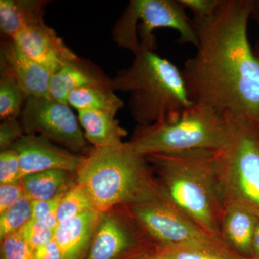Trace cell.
Instances as JSON below:
<instances>
[{
  "mask_svg": "<svg viewBox=\"0 0 259 259\" xmlns=\"http://www.w3.org/2000/svg\"><path fill=\"white\" fill-rule=\"evenodd\" d=\"M253 8V0H223L212 16L193 18L197 51L182 72L194 105L259 124V58L248 37Z\"/></svg>",
  "mask_w": 259,
  "mask_h": 259,
  "instance_id": "obj_1",
  "label": "cell"
},
{
  "mask_svg": "<svg viewBox=\"0 0 259 259\" xmlns=\"http://www.w3.org/2000/svg\"><path fill=\"white\" fill-rule=\"evenodd\" d=\"M216 151L192 150L147 156L161 178L162 193L177 209L218 240L226 202Z\"/></svg>",
  "mask_w": 259,
  "mask_h": 259,
  "instance_id": "obj_2",
  "label": "cell"
},
{
  "mask_svg": "<svg viewBox=\"0 0 259 259\" xmlns=\"http://www.w3.org/2000/svg\"><path fill=\"white\" fill-rule=\"evenodd\" d=\"M76 173L78 185L101 213L116 206L146 203L163 195L153 180L147 158L136 153L127 142L93 148L83 156Z\"/></svg>",
  "mask_w": 259,
  "mask_h": 259,
  "instance_id": "obj_3",
  "label": "cell"
},
{
  "mask_svg": "<svg viewBox=\"0 0 259 259\" xmlns=\"http://www.w3.org/2000/svg\"><path fill=\"white\" fill-rule=\"evenodd\" d=\"M111 79L114 91L129 94L128 108L141 126L173 120L193 106L182 71L156 51L141 49Z\"/></svg>",
  "mask_w": 259,
  "mask_h": 259,
  "instance_id": "obj_4",
  "label": "cell"
},
{
  "mask_svg": "<svg viewBox=\"0 0 259 259\" xmlns=\"http://www.w3.org/2000/svg\"><path fill=\"white\" fill-rule=\"evenodd\" d=\"M228 132L226 117L210 107L194 105L175 120L139 125L127 143L144 157L192 150L218 151L225 144Z\"/></svg>",
  "mask_w": 259,
  "mask_h": 259,
  "instance_id": "obj_5",
  "label": "cell"
},
{
  "mask_svg": "<svg viewBox=\"0 0 259 259\" xmlns=\"http://www.w3.org/2000/svg\"><path fill=\"white\" fill-rule=\"evenodd\" d=\"M226 117V140L215 152L223 197L226 204H241L259 218V124Z\"/></svg>",
  "mask_w": 259,
  "mask_h": 259,
  "instance_id": "obj_6",
  "label": "cell"
},
{
  "mask_svg": "<svg viewBox=\"0 0 259 259\" xmlns=\"http://www.w3.org/2000/svg\"><path fill=\"white\" fill-rule=\"evenodd\" d=\"M158 28H169L180 34L182 44L197 46L193 19L187 15L179 0H131L117 20L112 36L116 44L136 55L141 49L155 51Z\"/></svg>",
  "mask_w": 259,
  "mask_h": 259,
  "instance_id": "obj_7",
  "label": "cell"
},
{
  "mask_svg": "<svg viewBox=\"0 0 259 259\" xmlns=\"http://www.w3.org/2000/svg\"><path fill=\"white\" fill-rule=\"evenodd\" d=\"M134 218L163 247H205L231 252L224 242L214 238L187 217L165 197L131 207Z\"/></svg>",
  "mask_w": 259,
  "mask_h": 259,
  "instance_id": "obj_8",
  "label": "cell"
},
{
  "mask_svg": "<svg viewBox=\"0 0 259 259\" xmlns=\"http://www.w3.org/2000/svg\"><path fill=\"white\" fill-rule=\"evenodd\" d=\"M20 116L25 134L44 136L72 152L88 151L79 119L69 105L49 97H28Z\"/></svg>",
  "mask_w": 259,
  "mask_h": 259,
  "instance_id": "obj_9",
  "label": "cell"
},
{
  "mask_svg": "<svg viewBox=\"0 0 259 259\" xmlns=\"http://www.w3.org/2000/svg\"><path fill=\"white\" fill-rule=\"evenodd\" d=\"M11 148L18 153L21 177L51 170L76 172L83 159V156L59 148L40 135H24Z\"/></svg>",
  "mask_w": 259,
  "mask_h": 259,
  "instance_id": "obj_10",
  "label": "cell"
},
{
  "mask_svg": "<svg viewBox=\"0 0 259 259\" xmlns=\"http://www.w3.org/2000/svg\"><path fill=\"white\" fill-rule=\"evenodd\" d=\"M13 40L26 55L51 74L80 58L46 23L25 29Z\"/></svg>",
  "mask_w": 259,
  "mask_h": 259,
  "instance_id": "obj_11",
  "label": "cell"
},
{
  "mask_svg": "<svg viewBox=\"0 0 259 259\" xmlns=\"http://www.w3.org/2000/svg\"><path fill=\"white\" fill-rule=\"evenodd\" d=\"M0 64L1 72L14 76L27 97H49L52 74L26 55L13 39L8 37L2 42Z\"/></svg>",
  "mask_w": 259,
  "mask_h": 259,
  "instance_id": "obj_12",
  "label": "cell"
},
{
  "mask_svg": "<svg viewBox=\"0 0 259 259\" xmlns=\"http://www.w3.org/2000/svg\"><path fill=\"white\" fill-rule=\"evenodd\" d=\"M134 235L122 218L102 212L87 259H119L134 245Z\"/></svg>",
  "mask_w": 259,
  "mask_h": 259,
  "instance_id": "obj_13",
  "label": "cell"
},
{
  "mask_svg": "<svg viewBox=\"0 0 259 259\" xmlns=\"http://www.w3.org/2000/svg\"><path fill=\"white\" fill-rule=\"evenodd\" d=\"M101 212L88 211L59 223L54 239L64 259H87Z\"/></svg>",
  "mask_w": 259,
  "mask_h": 259,
  "instance_id": "obj_14",
  "label": "cell"
},
{
  "mask_svg": "<svg viewBox=\"0 0 259 259\" xmlns=\"http://www.w3.org/2000/svg\"><path fill=\"white\" fill-rule=\"evenodd\" d=\"M110 82L111 79H108L96 66L79 58L65 64L51 75L49 97L56 101L69 105L68 97L73 90L90 85L110 87Z\"/></svg>",
  "mask_w": 259,
  "mask_h": 259,
  "instance_id": "obj_15",
  "label": "cell"
},
{
  "mask_svg": "<svg viewBox=\"0 0 259 259\" xmlns=\"http://www.w3.org/2000/svg\"><path fill=\"white\" fill-rule=\"evenodd\" d=\"M259 218L241 204L227 202L221 221V233L236 250L252 258L253 239Z\"/></svg>",
  "mask_w": 259,
  "mask_h": 259,
  "instance_id": "obj_16",
  "label": "cell"
},
{
  "mask_svg": "<svg viewBox=\"0 0 259 259\" xmlns=\"http://www.w3.org/2000/svg\"><path fill=\"white\" fill-rule=\"evenodd\" d=\"M49 1L1 0L0 29L8 38L13 39L25 29L45 23L44 12Z\"/></svg>",
  "mask_w": 259,
  "mask_h": 259,
  "instance_id": "obj_17",
  "label": "cell"
},
{
  "mask_svg": "<svg viewBox=\"0 0 259 259\" xmlns=\"http://www.w3.org/2000/svg\"><path fill=\"white\" fill-rule=\"evenodd\" d=\"M78 113L85 138L94 148L110 147L123 144L122 139L127 132L115 118V114L96 110L80 111Z\"/></svg>",
  "mask_w": 259,
  "mask_h": 259,
  "instance_id": "obj_18",
  "label": "cell"
},
{
  "mask_svg": "<svg viewBox=\"0 0 259 259\" xmlns=\"http://www.w3.org/2000/svg\"><path fill=\"white\" fill-rule=\"evenodd\" d=\"M69 106L78 112L96 110L117 114L124 102L110 86L90 85L73 90L68 97Z\"/></svg>",
  "mask_w": 259,
  "mask_h": 259,
  "instance_id": "obj_19",
  "label": "cell"
},
{
  "mask_svg": "<svg viewBox=\"0 0 259 259\" xmlns=\"http://www.w3.org/2000/svg\"><path fill=\"white\" fill-rule=\"evenodd\" d=\"M70 172L51 170L25 175L20 179L24 194L32 201L49 200L66 192Z\"/></svg>",
  "mask_w": 259,
  "mask_h": 259,
  "instance_id": "obj_20",
  "label": "cell"
},
{
  "mask_svg": "<svg viewBox=\"0 0 259 259\" xmlns=\"http://www.w3.org/2000/svg\"><path fill=\"white\" fill-rule=\"evenodd\" d=\"M27 96L14 76L1 72L0 117L2 120L18 119L21 115Z\"/></svg>",
  "mask_w": 259,
  "mask_h": 259,
  "instance_id": "obj_21",
  "label": "cell"
},
{
  "mask_svg": "<svg viewBox=\"0 0 259 259\" xmlns=\"http://www.w3.org/2000/svg\"><path fill=\"white\" fill-rule=\"evenodd\" d=\"M97 210L88 192L77 183L71 185L63 194L56 208L58 222L69 221L88 211Z\"/></svg>",
  "mask_w": 259,
  "mask_h": 259,
  "instance_id": "obj_22",
  "label": "cell"
},
{
  "mask_svg": "<svg viewBox=\"0 0 259 259\" xmlns=\"http://www.w3.org/2000/svg\"><path fill=\"white\" fill-rule=\"evenodd\" d=\"M33 201L24 195L0 216V238L17 233L32 218Z\"/></svg>",
  "mask_w": 259,
  "mask_h": 259,
  "instance_id": "obj_23",
  "label": "cell"
},
{
  "mask_svg": "<svg viewBox=\"0 0 259 259\" xmlns=\"http://www.w3.org/2000/svg\"><path fill=\"white\" fill-rule=\"evenodd\" d=\"M168 259H238L231 252L205 248L181 245L163 247L161 249Z\"/></svg>",
  "mask_w": 259,
  "mask_h": 259,
  "instance_id": "obj_24",
  "label": "cell"
},
{
  "mask_svg": "<svg viewBox=\"0 0 259 259\" xmlns=\"http://www.w3.org/2000/svg\"><path fill=\"white\" fill-rule=\"evenodd\" d=\"M35 251L54 238V231L44 221L32 219L18 231Z\"/></svg>",
  "mask_w": 259,
  "mask_h": 259,
  "instance_id": "obj_25",
  "label": "cell"
},
{
  "mask_svg": "<svg viewBox=\"0 0 259 259\" xmlns=\"http://www.w3.org/2000/svg\"><path fill=\"white\" fill-rule=\"evenodd\" d=\"M2 258L32 259L34 250L17 232L1 240Z\"/></svg>",
  "mask_w": 259,
  "mask_h": 259,
  "instance_id": "obj_26",
  "label": "cell"
},
{
  "mask_svg": "<svg viewBox=\"0 0 259 259\" xmlns=\"http://www.w3.org/2000/svg\"><path fill=\"white\" fill-rule=\"evenodd\" d=\"M21 179L20 159L13 148L1 151L0 153V184L16 182Z\"/></svg>",
  "mask_w": 259,
  "mask_h": 259,
  "instance_id": "obj_27",
  "label": "cell"
},
{
  "mask_svg": "<svg viewBox=\"0 0 259 259\" xmlns=\"http://www.w3.org/2000/svg\"><path fill=\"white\" fill-rule=\"evenodd\" d=\"M64 192L49 200L33 201L32 219L44 221L53 231H55L59 224L56 218V210Z\"/></svg>",
  "mask_w": 259,
  "mask_h": 259,
  "instance_id": "obj_28",
  "label": "cell"
},
{
  "mask_svg": "<svg viewBox=\"0 0 259 259\" xmlns=\"http://www.w3.org/2000/svg\"><path fill=\"white\" fill-rule=\"evenodd\" d=\"M25 130L18 119L3 120L0 125V148L1 151L11 148L24 136Z\"/></svg>",
  "mask_w": 259,
  "mask_h": 259,
  "instance_id": "obj_29",
  "label": "cell"
},
{
  "mask_svg": "<svg viewBox=\"0 0 259 259\" xmlns=\"http://www.w3.org/2000/svg\"><path fill=\"white\" fill-rule=\"evenodd\" d=\"M223 0H179L180 4L192 12L194 18H206L216 13Z\"/></svg>",
  "mask_w": 259,
  "mask_h": 259,
  "instance_id": "obj_30",
  "label": "cell"
},
{
  "mask_svg": "<svg viewBox=\"0 0 259 259\" xmlns=\"http://www.w3.org/2000/svg\"><path fill=\"white\" fill-rule=\"evenodd\" d=\"M24 195L21 181L0 185V214L9 209Z\"/></svg>",
  "mask_w": 259,
  "mask_h": 259,
  "instance_id": "obj_31",
  "label": "cell"
},
{
  "mask_svg": "<svg viewBox=\"0 0 259 259\" xmlns=\"http://www.w3.org/2000/svg\"><path fill=\"white\" fill-rule=\"evenodd\" d=\"M32 259H64V256L54 238L47 244L35 250Z\"/></svg>",
  "mask_w": 259,
  "mask_h": 259,
  "instance_id": "obj_32",
  "label": "cell"
},
{
  "mask_svg": "<svg viewBox=\"0 0 259 259\" xmlns=\"http://www.w3.org/2000/svg\"><path fill=\"white\" fill-rule=\"evenodd\" d=\"M252 258L259 259V220L253 236Z\"/></svg>",
  "mask_w": 259,
  "mask_h": 259,
  "instance_id": "obj_33",
  "label": "cell"
},
{
  "mask_svg": "<svg viewBox=\"0 0 259 259\" xmlns=\"http://www.w3.org/2000/svg\"><path fill=\"white\" fill-rule=\"evenodd\" d=\"M251 17H253L255 21L259 24V0H253V8ZM255 53L259 58V42Z\"/></svg>",
  "mask_w": 259,
  "mask_h": 259,
  "instance_id": "obj_34",
  "label": "cell"
},
{
  "mask_svg": "<svg viewBox=\"0 0 259 259\" xmlns=\"http://www.w3.org/2000/svg\"><path fill=\"white\" fill-rule=\"evenodd\" d=\"M143 259H168L167 258L166 255L163 253V251L161 249L158 250L157 253H155V254L148 255V256L145 257Z\"/></svg>",
  "mask_w": 259,
  "mask_h": 259,
  "instance_id": "obj_35",
  "label": "cell"
},
{
  "mask_svg": "<svg viewBox=\"0 0 259 259\" xmlns=\"http://www.w3.org/2000/svg\"><path fill=\"white\" fill-rule=\"evenodd\" d=\"M238 259H257V258H238Z\"/></svg>",
  "mask_w": 259,
  "mask_h": 259,
  "instance_id": "obj_36",
  "label": "cell"
}]
</instances>
